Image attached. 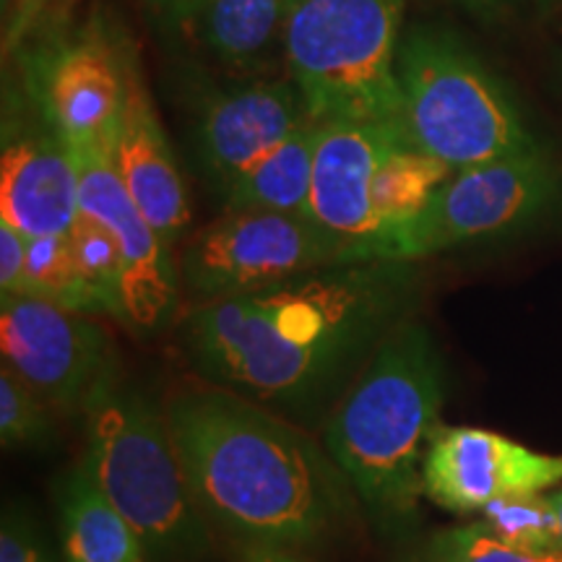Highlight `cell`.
<instances>
[{
  "instance_id": "cell-21",
  "label": "cell",
  "mask_w": 562,
  "mask_h": 562,
  "mask_svg": "<svg viewBox=\"0 0 562 562\" xmlns=\"http://www.w3.org/2000/svg\"><path fill=\"white\" fill-rule=\"evenodd\" d=\"M24 294L55 302V305L83 315L102 313L87 279H83L68 232L26 240Z\"/></svg>"
},
{
  "instance_id": "cell-19",
  "label": "cell",
  "mask_w": 562,
  "mask_h": 562,
  "mask_svg": "<svg viewBox=\"0 0 562 562\" xmlns=\"http://www.w3.org/2000/svg\"><path fill=\"white\" fill-rule=\"evenodd\" d=\"M321 123L302 125L224 191L227 211L261 209L311 216L313 165Z\"/></svg>"
},
{
  "instance_id": "cell-23",
  "label": "cell",
  "mask_w": 562,
  "mask_h": 562,
  "mask_svg": "<svg viewBox=\"0 0 562 562\" xmlns=\"http://www.w3.org/2000/svg\"><path fill=\"white\" fill-rule=\"evenodd\" d=\"M417 562H562V550H521L503 542L484 521H474L435 533L422 547Z\"/></svg>"
},
{
  "instance_id": "cell-16",
  "label": "cell",
  "mask_w": 562,
  "mask_h": 562,
  "mask_svg": "<svg viewBox=\"0 0 562 562\" xmlns=\"http://www.w3.org/2000/svg\"><path fill=\"white\" fill-rule=\"evenodd\" d=\"M81 214L74 146L58 133L5 140L0 159V222L24 237L63 235Z\"/></svg>"
},
{
  "instance_id": "cell-25",
  "label": "cell",
  "mask_w": 562,
  "mask_h": 562,
  "mask_svg": "<svg viewBox=\"0 0 562 562\" xmlns=\"http://www.w3.org/2000/svg\"><path fill=\"white\" fill-rule=\"evenodd\" d=\"M45 398L37 396L11 368L0 370V442L5 451L50 440L53 425Z\"/></svg>"
},
{
  "instance_id": "cell-7",
  "label": "cell",
  "mask_w": 562,
  "mask_h": 562,
  "mask_svg": "<svg viewBox=\"0 0 562 562\" xmlns=\"http://www.w3.org/2000/svg\"><path fill=\"white\" fill-rule=\"evenodd\" d=\"M560 182L542 149L513 154L456 172L417 220L370 243L368 261L414 263L463 243L508 235L544 214Z\"/></svg>"
},
{
  "instance_id": "cell-12",
  "label": "cell",
  "mask_w": 562,
  "mask_h": 562,
  "mask_svg": "<svg viewBox=\"0 0 562 562\" xmlns=\"http://www.w3.org/2000/svg\"><path fill=\"white\" fill-rule=\"evenodd\" d=\"M131 74L108 37L83 32L34 60L32 89L47 123L70 146H108L128 100Z\"/></svg>"
},
{
  "instance_id": "cell-30",
  "label": "cell",
  "mask_w": 562,
  "mask_h": 562,
  "mask_svg": "<svg viewBox=\"0 0 562 562\" xmlns=\"http://www.w3.org/2000/svg\"><path fill=\"white\" fill-rule=\"evenodd\" d=\"M240 562H297L290 552L277 550H243Z\"/></svg>"
},
{
  "instance_id": "cell-8",
  "label": "cell",
  "mask_w": 562,
  "mask_h": 562,
  "mask_svg": "<svg viewBox=\"0 0 562 562\" xmlns=\"http://www.w3.org/2000/svg\"><path fill=\"white\" fill-rule=\"evenodd\" d=\"M357 263L355 248L313 216L240 209L211 222L180 258V277L201 302L235 297Z\"/></svg>"
},
{
  "instance_id": "cell-18",
  "label": "cell",
  "mask_w": 562,
  "mask_h": 562,
  "mask_svg": "<svg viewBox=\"0 0 562 562\" xmlns=\"http://www.w3.org/2000/svg\"><path fill=\"white\" fill-rule=\"evenodd\" d=\"M290 0H201L188 24L222 66L256 74L281 55Z\"/></svg>"
},
{
  "instance_id": "cell-24",
  "label": "cell",
  "mask_w": 562,
  "mask_h": 562,
  "mask_svg": "<svg viewBox=\"0 0 562 562\" xmlns=\"http://www.w3.org/2000/svg\"><path fill=\"white\" fill-rule=\"evenodd\" d=\"M482 513V521L503 542L533 552L558 550V516H554L550 503V492L531 497H513V501H497L487 505Z\"/></svg>"
},
{
  "instance_id": "cell-27",
  "label": "cell",
  "mask_w": 562,
  "mask_h": 562,
  "mask_svg": "<svg viewBox=\"0 0 562 562\" xmlns=\"http://www.w3.org/2000/svg\"><path fill=\"white\" fill-rule=\"evenodd\" d=\"M0 562H45L30 533L11 518H5L3 533H0Z\"/></svg>"
},
{
  "instance_id": "cell-1",
  "label": "cell",
  "mask_w": 562,
  "mask_h": 562,
  "mask_svg": "<svg viewBox=\"0 0 562 562\" xmlns=\"http://www.w3.org/2000/svg\"><path fill=\"white\" fill-rule=\"evenodd\" d=\"M412 263L357 261L201 302L186 321L203 381L279 414L331 412L372 351L409 318Z\"/></svg>"
},
{
  "instance_id": "cell-11",
  "label": "cell",
  "mask_w": 562,
  "mask_h": 562,
  "mask_svg": "<svg viewBox=\"0 0 562 562\" xmlns=\"http://www.w3.org/2000/svg\"><path fill=\"white\" fill-rule=\"evenodd\" d=\"M74 154L79 161L81 211L104 224L121 245L125 326L144 334L157 331L178 305V271L170 248L125 191L108 146H74Z\"/></svg>"
},
{
  "instance_id": "cell-4",
  "label": "cell",
  "mask_w": 562,
  "mask_h": 562,
  "mask_svg": "<svg viewBox=\"0 0 562 562\" xmlns=\"http://www.w3.org/2000/svg\"><path fill=\"white\" fill-rule=\"evenodd\" d=\"M81 414L87 422L81 467L138 531L149 560H206L211 526L175 451L165 409L125 385L112 368L91 391Z\"/></svg>"
},
{
  "instance_id": "cell-26",
  "label": "cell",
  "mask_w": 562,
  "mask_h": 562,
  "mask_svg": "<svg viewBox=\"0 0 562 562\" xmlns=\"http://www.w3.org/2000/svg\"><path fill=\"white\" fill-rule=\"evenodd\" d=\"M26 240L9 222H0V297L24 294Z\"/></svg>"
},
{
  "instance_id": "cell-15",
  "label": "cell",
  "mask_w": 562,
  "mask_h": 562,
  "mask_svg": "<svg viewBox=\"0 0 562 562\" xmlns=\"http://www.w3.org/2000/svg\"><path fill=\"white\" fill-rule=\"evenodd\" d=\"M108 154L133 203L167 248H172L191 224V201L170 140L151 108L149 91L136 74H131L128 100L108 144Z\"/></svg>"
},
{
  "instance_id": "cell-6",
  "label": "cell",
  "mask_w": 562,
  "mask_h": 562,
  "mask_svg": "<svg viewBox=\"0 0 562 562\" xmlns=\"http://www.w3.org/2000/svg\"><path fill=\"white\" fill-rule=\"evenodd\" d=\"M404 133L453 172L539 149L508 89L440 30H414L398 47Z\"/></svg>"
},
{
  "instance_id": "cell-14",
  "label": "cell",
  "mask_w": 562,
  "mask_h": 562,
  "mask_svg": "<svg viewBox=\"0 0 562 562\" xmlns=\"http://www.w3.org/2000/svg\"><path fill=\"white\" fill-rule=\"evenodd\" d=\"M396 140H409L398 128L378 123H321L315 146L311 216L355 248L357 261L375 240L372 180L383 154Z\"/></svg>"
},
{
  "instance_id": "cell-9",
  "label": "cell",
  "mask_w": 562,
  "mask_h": 562,
  "mask_svg": "<svg viewBox=\"0 0 562 562\" xmlns=\"http://www.w3.org/2000/svg\"><path fill=\"white\" fill-rule=\"evenodd\" d=\"M0 351L37 396L58 409H83L115 368L108 336L89 315L32 294L0 297Z\"/></svg>"
},
{
  "instance_id": "cell-10",
  "label": "cell",
  "mask_w": 562,
  "mask_h": 562,
  "mask_svg": "<svg viewBox=\"0 0 562 562\" xmlns=\"http://www.w3.org/2000/svg\"><path fill=\"white\" fill-rule=\"evenodd\" d=\"M562 484V453H539L476 427H438L422 463V495L451 513L484 510Z\"/></svg>"
},
{
  "instance_id": "cell-3",
  "label": "cell",
  "mask_w": 562,
  "mask_h": 562,
  "mask_svg": "<svg viewBox=\"0 0 562 562\" xmlns=\"http://www.w3.org/2000/svg\"><path fill=\"white\" fill-rule=\"evenodd\" d=\"M446 370L419 321L398 323L328 412L326 448L381 529L417 516L422 463L435 430Z\"/></svg>"
},
{
  "instance_id": "cell-28",
  "label": "cell",
  "mask_w": 562,
  "mask_h": 562,
  "mask_svg": "<svg viewBox=\"0 0 562 562\" xmlns=\"http://www.w3.org/2000/svg\"><path fill=\"white\" fill-rule=\"evenodd\" d=\"M146 3H149L151 9H157L159 13H165L167 19L180 21V24H188L195 13V9H199L201 0H146Z\"/></svg>"
},
{
  "instance_id": "cell-31",
  "label": "cell",
  "mask_w": 562,
  "mask_h": 562,
  "mask_svg": "<svg viewBox=\"0 0 562 562\" xmlns=\"http://www.w3.org/2000/svg\"><path fill=\"white\" fill-rule=\"evenodd\" d=\"M550 503L554 508V516H558V550H562V487L550 492Z\"/></svg>"
},
{
  "instance_id": "cell-5",
  "label": "cell",
  "mask_w": 562,
  "mask_h": 562,
  "mask_svg": "<svg viewBox=\"0 0 562 562\" xmlns=\"http://www.w3.org/2000/svg\"><path fill=\"white\" fill-rule=\"evenodd\" d=\"M402 21L404 0H290L284 63L313 123H378L404 133Z\"/></svg>"
},
{
  "instance_id": "cell-17",
  "label": "cell",
  "mask_w": 562,
  "mask_h": 562,
  "mask_svg": "<svg viewBox=\"0 0 562 562\" xmlns=\"http://www.w3.org/2000/svg\"><path fill=\"white\" fill-rule=\"evenodd\" d=\"M58 508L66 562H151L144 539L81 463L58 484Z\"/></svg>"
},
{
  "instance_id": "cell-22",
  "label": "cell",
  "mask_w": 562,
  "mask_h": 562,
  "mask_svg": "<svg viewBox=\"0 0 562 562\" xmlns=\"http://www.w3.org/2000/svg\"><path fill=\"white\" fill-rule=\"evenodd\" d=\"M70 243H74L76 258L87 279L91 294L97 297L102 313L115 315L125 323L123 305V256L121 245L110 235V229L91 220L89 214L76 216L74 227L68 229Z\"/></svg>"
},
{
  "instance_id": "cell-29",
  "label": "cell",
  "mask_w": 562,
  "mask_h": 562,
  "mask_svg": "<svg viewBox=\"0 0 562 562\" xmlns=\"http://www.w3.org/2000/svg\"><path fill=\"white\" fill-rule=\"evenodd\" d=\"M456 3H461L463 9L476 13V16L492 19V16H497L505 5H508V0H456Z\"/></svg>"
},
{
  "instance_id": "cell-2",
  "label": "cell",
  "mask_w": 562,
  "mask_h": 562,
  "mask_svg": "<svg viewBox=\"0 0 562 562\" xmlns=\"http://www.w3.org/2000/svg\"><path fill=\"white\" fill-rule=\"evenodd\" d=\"M165 417L203 518L243 550H305L355 516L328 448L269 406L201 378L170 393Z\"/></svg>"
},
{
  "instance_id": "cell-13",
  "label": "cell",
  "mask_w": 562,
  "mask_h": 562,
  "mask_svg": "<svg viewBox=\"0 0 562 562\" xmlns=\"http://www.w3.org/2000/svg\"><path fill=\"white\" fill-rule=\"evenodd\" d=\"M307 123L311 115L292 81H252L222 89L201 110L203 165L224 193Z\"/></svg>"
},
{
  "instance_id": "cell-20",
  "label": "cell",
  "mask_w": 562,
  "mask_h": 562,
  "mask_svg": "<svg viewBox=\"0 0 562 562\" xmlns=\"http://www.w3.org/2000/svg\"><path fill=\"white\" fill-rule=\"evenodd\" d=\"M453 175L446 161L430 157L409 140H396L383 154L375 180H372V211H375L378 235L417 220Z\"/></svg>"
}]
</instances>
